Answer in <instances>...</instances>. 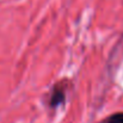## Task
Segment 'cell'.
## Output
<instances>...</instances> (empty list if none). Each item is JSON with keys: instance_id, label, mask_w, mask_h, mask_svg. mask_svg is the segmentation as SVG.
Here are the masks:
<instances>
[{"instance_id": "obj_1", "label": "cell", "mask_w": 123, "mask_h": 123, "mask_svg": "<svg viewBox=\"0 0 123 123\" xmlns=\"http://www.w3.org/2000/svg\"><path fill=\"white\" fill-rule=\"evenodd\" d=\"M48 103H49L50 109H57L59 106L65 105V103H66V90L61 84H56L53 87Z\"/></svg>"}, {"instance_id": "obj_2", "label": "cell", "mask_w": 123, "mask_h": 123, "mask_svg": "<svg viewBox=\"0 0 123 123\" xmlns=\"http://www.w3.org/2000/svg\"><path fill=\"white\" fill-rule=\"evenodd\" d=\"M106 123H123V112H116L108 117Z\"/></svg>"}]
</instances>
